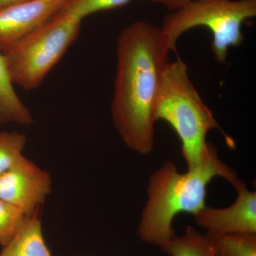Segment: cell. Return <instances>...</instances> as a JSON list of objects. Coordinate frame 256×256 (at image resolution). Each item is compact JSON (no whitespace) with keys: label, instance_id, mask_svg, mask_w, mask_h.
I'll use <instances>...</instances> for the list:
<instances>
[{"label":"cell","instance_id":"13","mask_svg":"<svg viewBox=\"0 0 256 256\" xmlns=\"http://www.w3.org/2000/svg\"><path fill=\"white\" fill-rule=\"evenodd\" d=\"M26 141L28 138L22 133L0 132V175L23 156Z\"/></svg>","mask_w":256,"mask_h":256},{"label":"cell","instance_id":"2","mask_svg":"<svg viewBox=\"0 0 256 256\" xmlns=\"http://www.w3.org/2000/svg\"><path fill=\"white\" fill-rule=\"evenodd\" d=\"M217 176L232 184L238 178L210 142L200 164L186 173L178 172L171 161L162 165L150 178L148 200L138 227L141 240L162 248L176 236L175 216L180 213L194 215L206 206L207 186Z\"/></svg>","mask_w":256,"mask_h":256},{"label":"cell","instance_id":"7","mask_svg":"<svg viewBox=\"0 0 256 256\" xmlns=\"http://www.w3.org/2000/svg\"><path fill=\"white\" fill-rule=\"evenodd\" d=\"M67 0H28L0 10V52L43 28L62 12Z\"/></svg>","mask_w":256,"mask_h":256},{"label":"cell","instance_id":"16","mask_svg":"<svg viewBox=\"0 0 256 256\" xmlns=\"http://www.w3.org/2000/svg\"><path fill=\"white\" fill-rule=\"evenodd\" d=\"M151 1L164 6L170 12H172L188 4L191 0H151Z\"/></svg>","mask_w":256,"mask_h":256},{"label":"cell","instance_id":"14","mask_svg":"<svg viewBox=\"0 0 256 256\" xmlns=\"http://www.w3.org/2000/svg\"><path fill=\"white\" fill-rule=\"evenodd\" d=\"M28 216L18 207L0 200V246L8 244L22 226Z\"/></svg>","mask_w":256,"mask_h":256},{"label":"cell","instance_id":"6","mask_svg":"<svg viewBox=\"0 0 256 256\" xmlns=\"http://www.w3.org/2000/svg\"><path fill=\"white\" fill-rule=\"evenodd\" d=\"M52 186L50 173L22 156L0 175V200L30 216L38 214L52 192Z\"/></svg>","mask_w":256,"mask_h":256},{"label":"cell","instance_id":"17","mask_svg":"<svg viewBox=\"0 0 256 256\" xmlns=\"http://www.w3.org/2000/svg\"><path fill=\"white\" fill-rule=\"evenodd\" d=\"M26 1L28 0H0V10Z\"/></svg>","mask_w":256,"mask_h":256},{"label":"cell","instance_id":"18","mask_svg":"<svg viewBox=\"0 0 256 256\" xmlns=\"http://www.w3.org/2000/svg\"><path fill=\"white\" fill-rule=\"evenodd\" d=\"M191 1H198V0H191Z\"/></svg>","mask_w":256,"mask_h":256},{"label":"cell","instance_id":"5","mask_svg":"<svg viewBox=\"0 0 256 256\" xmlns=\"http://www.w3.org/2000/svg\"><path fill=\"white\" fill-rule=\"evenodd\" d=\"M82 21L62 12L43 28L2 52L13 84L26 90L40 87L76 40Z\"/></svg>","mask_w":256,"mask_h":256},{"label":"cell","instance_id":"1","mask_svg":"<svg viewBox=\"0 0 256 256\" xmlns=\"http://www.w3.org/2000/svg\"><path fill=\"white\" fill-rule=\"evenodd\" d=\"M171 52L161 28L146 22L128 25L116 44L111 116L124 144L144 156L154 148V102Z\"/></svg>","mask_w":256,"mask_h":256},{"label":"cell","instance_id":"8","mask_svg":"<svg viewBox=\"0 0 256 256\" xmlns=\"http://www.w3.org/2000/svg\"><path fill=\"white\" fill-rule=\"evenodd\" d=\"M237 198L232 206L223 208L207 206L194 214L198 226L206 235L234 233L256 234V193L248 190L246 184L237 178L232 184Z\"/></svg>","mask_w":256,"mask_h":256},{"label":"cell","instance_id":"9","mask_svg":"<svg viewBox=\"0 0 256 256\" xmlns=\"http://www.w3.org/2000/svg\"><path fill=\"white\" fill-rule=\"evenodd\" d=\"M0 256H52L38 214L26 218L13 238L2 247Z\"/></svg>","mask_w":256,"mask_h":256},{"label":"cell","instance_id":"4","mask_svg":"<svg viewBox=\"0 0 256 256\" xmlns=\"http://www.w3.org/2000/svg\"><path fill=\"white\" fill-rule=\"evenodd\" d=\"M256 16V0H198L170 12L160 28L172 52H176V42L185 32L200 26L208 28L214 57L225 64L230 48L244 41L242 24Z\"/></svg>","mask_w":256,"mask_h":256},{"label":"cell","instance_id":"11","mask_svg":"<svg viewBox=\"0 0 256 256\" xmlns=\"http://www.w3.org/2000/svg\"><path fill=\"white\" fill-rule=\"evenodd\" d=\"M161 250L170 256H214L210 238L192 226L181 236H175Z\"/></svg>","mask_w":256,"mask_h":256},{"label":"cell","instance_id":"3","mask_svg":"<svg viewBox=\"0 0 256 256\" xmlns=\"http://www.w3.org/2000/svg\"><path fill=\"white\" fill-rule=\"evenodd\" d=\"M154 117L156 122L169 124L178 134L188 170L198 166L206 154L210 144L206 140L208 132L220 129L192 84L188 66L178 57L164 69L154 102Z\"/></svg>","mask_w":256,"mask_h":256},{"label":"cell","instance_id":"10","mask_svg":"<svg viewBox=\"0 0 256 256\" xmlns=\"http://www.w3.org/2000/svg\"><path fill=\"white\" fill-rule=\"evenodd\" d=\"M33 122L31 112L15 92L0 52V124L13 122L30 126Z\"/></svg>","mask_w":256,"mask_h":256},{"label":"cell","instance_id":"15","mask_svg":"<svg viewBox=\"0 0 256 256\" xmlns=\"http://www.w3.org/2000/svg\"><path fill=\"white\" fill-rule=\"evenodd\" d=\"M132 0H67L62 12L82 20L88 15L120 8Z\"/></svg>","mask_w":256,"mask_h":256},{"label":"cell","instance_id":"12","mask_svg":"<svg viewBox=\"0 0 256 256\" xmlns=\"http://www.w3.org/2000/svg\"><path fill=\"white\" fill-rule=\"evenodd\" d=\"M206 236L212 242L214 256H256V234Z\"/></svg>","mask_w":256,"mask_h":256}]
</instances>
